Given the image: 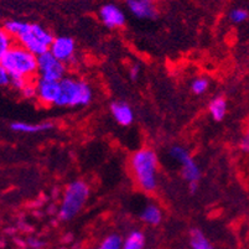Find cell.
Here are the masks:
<instances>
[{
    "mask_svg": "<svg viewBox=\"0 0 249 249\" xmlns=\"http://www.w3.org/2000/svg\"><path fill=\"white\" fill-rule=\"evenodd\" d=\"M158 165L159 159L153 149L142 148L133 154L130 166L135 182L142 191L153 192L158 187Z\"/></svg>",
    "mask_w": 249,
    "mask_h": 249,
    "instance_id": "obj_1",
    "label": "cell"
},
{
    "mask_svg": "<svg viewBox=\"0 0 249 249\" xmlns=\"http://www.w3.org/2000/svg\"><path fill=\"white\" fill-rule=\"evenodd\" d=\"M0 65L9 72L11 78L20 77L33 80L34 76L37 73V56L31 53L20 44L13 46Z\"/></svg>",
    "mask_w": 249,
    "mask_h": 249,
    "instance_id": "obj_2",
    "label": "cell"
},
{
    "mask_svg": "<svg viewBox=\"0 0 249 249\" xmlns=\"http://www.w3.org/2000/svg\"><path fill=\"white\" fill-rule=\"evenodd\" d=\"M60 96L56 106L57 107H80L87 106L92 101V89L85 81L74 80L65 77L60 81Z\"/></svg>",
    "mask_w": 249,
    "mask_h": 249,
    "instance_id": "obj_3",
    "label": "cell"
},
{
    "mask_svg": "<svg viewBox=\"0 0 249 249\" xmlns=\"http://www.w3.org/2000/svg\"><path fill=\"white\" fill-rule=\"evenodd\" d=\"M89 196V187L87 183L82 180L73 181L66 187L63 194L62 202H61L58 216L62 221H70L86 205Z\"/></svg>",
    "mask_w": 249,
    "mask_h": 249,
    "instance_id": "obj_4",
    "label": "cell"
},
{
    "mask_svg": "<svg viewBox=\"0 0 249 249\" xmlns=\"http://www.w3.org/2000/svg\"><path fill=\"white\" fill-rule=\"evenodd\" d=\"M53 38L55 37L40 25L30 24L26 31L20 35L17 40L21 46L38 57L50 51Z\"/></svg>",
    "mask_w": 249,
    "mask_h": 249,
    "instance_id": "obj_5",
    "label": "cell"
},
{
    "mask_svg": "<svg viewBox=\"0 0 249 249\" xmlns=\"http://www.w3.org/2000/svg\"><path fill=\"white\" fill-rule=\"evenodd\" d=\"M37 73L42 78L61 81L66 74V63L56 58L49 51L37 57Z\"/></svg>",
    "mask_w": 249,
    "mask_h": 249,
    "instance_id": "obj_6",
    "label": "cell"
},
{
    "mask_svg": "<svg viewBox=\"0 0 249 249\" xmlns=\"http://www.w3.org/2000/svg\"><path fill=\"white\" fill-rule=\"evenodd\" d=\"M37 89V99L45 106H56L58 96H60V81H52L47 78L38 77L35 81Z\"/></svg>",
    "mask_w": 249,
    "mask_h": 249,
    "instance_id": "obj_7",
    "label": "cell"
},
{
    "mask_svg": "<svg viewBox=\"0 0 249 249\" xmlns=\"http://www.w3.org/2000/svg\"><path fill=\"white\" fill-rule=\"evenodd\" d=\"M74 51H76V44H74L73 38L70 36H58V37L53 38V42L50 47V52L52 55L62 61L63 63L73 61Z\"/></svg>",
    "mask_w": 249,
    "mask_h": 249,
    "instance_id": "obj_8",
    "label": "cell"
},
{
    "mask_svg": "<svg viewBox=\"0 0 249 249\" xmlns=\"http://www.w3.org/2000/svg\"><path fill=\"white\" fill-rule=\"evenodd\" d=\"M99 15H101L102 22L109 29L122 28L125 24V15L114 4H107L102 6Z\"/></svg>",
    "mask_w": 249,
    "mask_h": 249,
    "instance_id": "obj_9",
    "label": "cell"
},
{
    "mask_svg": "<svg viewBox=\"0 0 249 249\" xmlns=\"http://www.w3.org/2000/svg\"><path fill=\"white\" fill-rule=\"evenodd\" d=\"M126 5L130 13L139 19L156 18V9L153 0H126Z\"/></svg>",
    "mask_w": 249,
    "mask_h": 249,
    "instance_id": "obj_10",
    "label": "cell"
},
{
    "mask_svg": "<svg viewBox=\"0 0 249 249\" xmlns=\"http://www.w3.org/2000/svg\"><path fill=\"white\" fill-rule=\"evenodd\" d=\"M110 113L114 121L122 126H128L134 122V113H133L132 107L125 102H113L110 104Z\"/></svg>",
    "mask_w": 249,
    "mask_h": 249,
    "instance_id": "obj_11",
    "label": "cell"
},
{
    "mask_svg": "<svg viewBox=\"0 0 249 249\" xmlns=\"http://www.w3.org/2000/svg\"><path fill=\"white\" fill-rule=\"evenodd\" d=\"M227 101L225 97H216L208 104V112L211 114L212 119L216 122H221L227 115Z\"/></svg>",
    "mask_w": 249,
    "mask_h": 249,
    "instance_id": "obj_12",
    "label": "cell"
},
{
    "mask_svg": "<svg viewBox=\"0 0 249 249\" xmlns=\"http://www.w3.org/2000/svg\"><path fill=\"white\" fill-rule=\"evenodd\" d=\"M181 165V174L182 178L187 181V182H198L201 178V170L198 165L196 164L194 159L189 158L186 161H183Z\"/></svg>",
    "mask_w": 249,
    "mask_h": 249,
    "instance_id": "obj_13",
    "label": "cell"
},
{
    "mask_svg": "<svg viewBox=\"0 0 249 249\" xmlns=\"http://www.w3.org/2000/svg\"><path fill=\"white\" fill-rule=\"evenodd\" d=\"M140 218H142V222H145V223H148L150 226L159 225L162 219L161 210L156 205L150 203V205H148L142 210V214H140Z\"/></svg>",
    "mask_w": 249,
    "mask_h": 249,
    "instance_id": "obj_14",
    "label": "cell"
},
{
    "mask_svg": "<svg viewBox=\"0 0 249 249\" xmlns=\"http://www.w3.org/2000/svg\"><path fill=\"white\" fill-rule=\"evenodd\" d=\"M52 128L51 123H40V124H30L22 123V122H17L11 124V129L19 133H28V134H34V133H40L49 130Z\"/></svg>",
    "mask_w": 249,
    "mask_h": 249,
    "instance_id": "obj_15",
    "label": "cell"
},
{
    "mask_svg": "<svg viewBox=\"0 0 249 249\" xmlns=\"http://www.w3.org/2000/svg\"><path fill=\"white\" fill-rule=\"evenodd\" d=\"M145 237L140 231H133L123 242L122 249H144Z\"/></svg>",
    "mask_w": 249,
    "mask_h": 249,
    "instance_id": "obj_16",
    "label": "cell"
},
{
    "mask_svg": "<svg viewBox=\"0 0 249 249\" xmlns=\"http://www.w3.org/2000/svg\"><path fill=\"white\" fill-rule=\"evenodd\" d=\"M190 244L192 249H214L206 235L200 230H192L190 234Z\"/></svg>",
    "mask_w": 249,
    "mask_h": 249,
    "instance_id": "obj_17",
    "label": "cell"
},
{
    "mask_svg": "<svg viewBox=\"0 0 249 249\" xmlns=\"http://www.w3.org/2000/svg\"><path fill=\"white\" fill-rule=\"evenodd\" d=\"M15 44L14 36H11L4 28H0V62Z\"/></svg>",
    "mask_w": 249,
    "mask_h": 249,
    "instance_id": "obj_18",
    "label": "cell"
},
{
    "mask_svg": "<svg viewBox=\"0 0 249 249\" xmlns=\"http://www.w3.org/2000/svg\"><path fill=\"white\" fill-rule=\"evenodd\" d=\"M28 22H22V21H18V20H10V21H6L4 24V29L10 34L11 36H14L15 38L19 37L20 35L26 31V29L29 28Z\"/></svg>",
    "mask_w": 249,
    "mask_h": 249,
    "instance_id": "obj_19",
    "label": "cell"
},
{
    "mask_svg": "<svg viewBox=\"0 0 249 249\" xmlns=\"http://www.w3.org/2000/svg\"><path fill=\"white\" fill-rule=\"evenodd\" d=\"M122 247H123V242L121 237L117 234H110L102 242L101 246L97 249H122Z\"/></svg>",
    "mask_w": 249,
    "mask_h": 249,
    "instance_id": "obj_20",
    "label": "cell"
},
{
    "mask_svg": "<svg viewBox=\"0 0 249 249\" xmlns=\"http://www.w3.org/2000/svg\"><path fill=\"white\" fill-rule=\"evenodd\" d=\"M208 89V81L203 77H197V78H195L191 83V90L194 92L195 94H203L206 90Z\"/></svg>",
    "mask_w": 249,
    "mask_h": 249,
    "instance_id": "obj_21",
    "label": "cell"
},
{
    "mask_svg": "<svg viewBox=\"0 0 249 249\" xmlns=\"http://www.w3.org/2000/svg\"><path fill=\"white\" fill-rule=\"evenodd\" d=\"M230 19L231 21L234 24H241V22L246 21L248 19V11L244 9H233L230 13Z\"/></svg>",
    "mask_w": 249,
    "mask_h": 249,
    "instance_id": "obj_22",
    "label": "cell"
},
{
    "mask_svg": "<svg viewBox=\"0 0 249 249\" xmlns=\"http://www.w3.org/2000/svg\"><path fill=\"white\" fill-rule=\"evenodd\" d=\"M21 94L25 97L26 99H35L37 98V89H36V85L35 82L30 81L28 85L25 86L21 90Z\"/></svg>",
    "mask_w": 249,
    "mask_h": 249,
    "instance_id": "obj_23",
    "label": "cell"
},
{
    "mask_svg": "<svg viewBox=\"0 0 249 249\" xmlns=\"http://www.w3.org/2000/svg\"><path fill=\"white\" fill-rule=\"evenodd\" d=\"M239 148L244 153H249V126L247 128L244 134L242 135L241 140H239Z\"/></svg>",
    "mask_w": 249,
    "mask_h": 249,
    "instance_id": "obj_24",
    "label": "cell"
},
{
    "mask_svg": "<svg viewBox=\"0 0 249 249\" xmlns=\"http://www.w3.org/2000/svg\"><path fill=\"white\" fill-rule=\"evenodd\" d=\"M11 82V77L9 72L0 65V86H8Z\"/></svg>",
    "mask_w": 249,
    "mask_h": 249,
    "instance_id": "obj_25",
    "label": "cell"
},
{
    "mask_svg": "<svg viewBox=\"0 0 249 249\" xmlns=\"http://www.w3.org/2000/svg\"><path fill=\"white\" fill-rule=\"evenodd\" d=\"M30 81H33V80H26V78H20V77H15V78H11L10 85L14 86V88H17V89L21 90L22 88L25 87V86L30 82Z\"/></svg>",
    "mask_w": 249,
    "mask_h": 249,
    "instance_id": "obj_26",
    "label": "cell"
},
{
    "mask_svg": "<svg viewBox=\"0 0 249 249\" xmlns=\"http://www.w3.org/2000/svg\"><path fill=\"white\" fill-rule=\"evenodd\" d=\"M139 73H140V69L138 65L132 66V69L129 70V74H130V77H132V80H137L138 77H139Z\"/></svg>",
    "mask_w": 249,
    "mask_h": 249,
    "instance_id": "obj_27",
    "label": "cell"
},
{
    "mask_svg": "<svg viewBox=\"0 0 249 249\" xmlns=\"http://www.w3.org/2000/svg\"><path fill=\"white\" fill-rule=\"evenodd\" d=\"M189 183H190V185H189L190 192H191L192 195H195L198 190V183L197 182H189Z\"/></svg>",
    "mask_w": 249,
    "mask_h": 249,
    "instance_id": "obj_28",
    "label": "cell"
},
{
    "mask_svg": "<svg viewBox=\"0 0 249 249\" xmlns=\"http://www.w3.org/2000/svg\"><path fill=\"white\" fill-rule=\"evenodd\" d=\"M29 243H30L31 247H34V248H38V247H41V243L37 241H34V239H30L29 241Z\"/></svg>",
    "mask_w": 249,
    "mask_h": 249,
    "instance_id": "obj_29",
    "label": "cell"
}]
</instances>
